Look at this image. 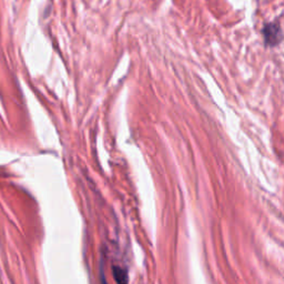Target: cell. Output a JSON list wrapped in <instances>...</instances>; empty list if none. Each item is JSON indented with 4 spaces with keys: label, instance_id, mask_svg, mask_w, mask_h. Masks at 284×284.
<instances>
[{
    "label": "cell",
    "instance_id": "3957f363",
    "mask_svg": "<svg viewBox=\"0 0 284 284\" xmlns=\"http://www.w3.org/2000/svg\"><path fill=\"white\" fill-rule=\"evenodd\" d=\"M99 272H100V282L101 284H108L106 279V274H105V267H103V263H100V268H99Z\"/></svg>",
    "mask_w": 284,
    "mask_h": 284
},
{
    "label": "cell",
    "instance_id": "7a4b0ae2",
    "mask_svg": "<svg viewBox=\"0 0 284 284\" xmlns=\"http://www.w3.org/2000/svg\"><path fill=\"white\" fill-rule=\"evenodd\" d=\"M113 279L117 284H129V276L128 271L126 268H122L120 267H113L112 268Z\"/></svg>",
    "mask_w": 284,
    "mask_h": 284
},
{
    "label": "cell",
    "instance_id": "6da1fadb",
    "mask_svg": "<svg viewBox=\"0 0 284 284\" xmlns=\"http://www.w3.org/2000/svg\"><path fill=\"white\" fill-rule=\"evenodd\" d=\"M264 42L268 47H275L283 40L282 29L278 22H270L263 27Z\"/></svg>",
    "mask_w": 284,
    "mask_h": 284
}]
</instances>
